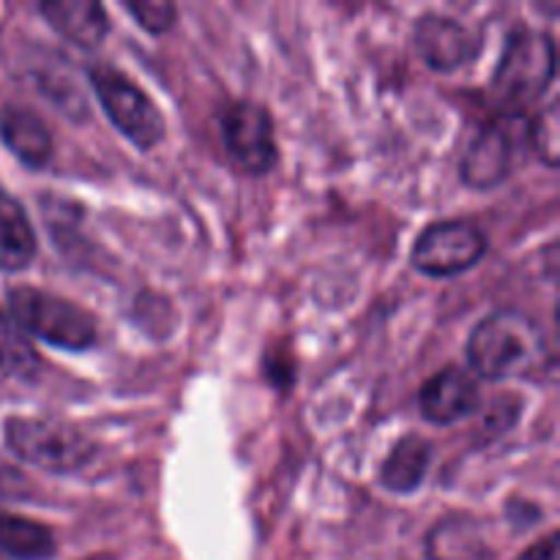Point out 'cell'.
<instances>
[{
    "mask_svg": "<svg viewBox=\"0 0 560 560\" xmlns=\"http://www.w3.org/2000/svg\"><path fill=\"white\" fill-rule=\"evenodd\" d=\"M487 255V235L465 219L435 222L416 238L410 260L416 271L435 279L459 277Z\"/></svg>",
    "mask_w": 560,
    "mask_h": 560,
    "instance_id": "obj_6",
    "label": "cell"
},
{
    "mask_svg": "<svg viewBox=\"0 0 560 560\" xmlns=\"http://www.w3.org/2000/svg\"><path fill=\"white\" fill-rule=\"evenodd\" d=\"M558 104L550 102L545 109H539L534 120L525 126V140L534 148L536 156L547 164V167H558L560 164V124H558Z\"/></svg>",
    "mask_w": 560,
    "mask_h": 560,
    "instance_id": "obj_18",
    "label": "cell"
},
{
    "mask_svg": "<svg viewBox=\"0 0 560 560\" xmlns=\"http://www.w3.org/2000/svg\"><path fill=\"white\" fill-rule=\"evenodd\" d=\"M88 80H91L93 93H96L98 104L107 113L109 124L131 145L140 148V151H151L164 140L167 126H164L162 113L151 102V96L142 93V88H137V82H131L129 77L120 74L113 66H93L88 71Z\"/></svg>",
    "mask_w": 560,
    "mask_h": 560,
    "instance_id": "obj_5",
    "label": "cell"
},
{
    "mask_svg": "<svg viewBox=\"0 0 560 560\" xmlns=\"http://www.w3.org/2000/svg\"><path fill=\"white\" fill-rule=\"evenodd\" d=\"M3 438L22 463L49 476H74L96 457L91 438L49 416H14L5 421Z\"/></svg>",
    "mask_w": 560,
    "mask_h": 560,
    "instance_id": "obj_3",
    "label": "cell"
},
{
    "mask_svg": "<svg viewBox=\"0 0 560 560\" xmlns=\"http://www.w3.org/2000/svg\"><path fill=\"white\" fill-rule=\"evenodd\" d=\"M124 5L135 16L137 25L153 36L167 33L178 20V5L170 3V0H126Z\"/></svg>",
    "mask_w": 560,
    "mask_h": 560,
    "instance_id": "obj_19",
    "label": "cell"
},
{
    "mask_svg": "<svg viewBox=\"0 0 560 560\" xmlns=\"http://www.w3.org/2000/svg\"><path fill=\"white\" fill-rule=\"evenodd\" d=\"M0 552L14 560H49L55 556V536L36 520L0 514Z\"/></svg>",
    "mask_w": 560,
    "mask_h": 560,
    "instance_id": "obj_15",
    "label": "cell"
},
{
    "mask_svg": "<svg viewBox=\"0 0 560 560\" xmlns=\"http://www.w3.org/2000/svg\"><path fill=\"white\" fill-rule=\"evenodd\" d=\"M0 140L31 170L47 167L55 151L49 126L36 113L22 107H9L0 113Z\"/></svg>",
    "mask_w": 560,
    "mask_h": 560,
    "instance_id": "obj_12",
    "label": "cell"
},
{
    "mask_svg": "<svg viewBox=\"0 0 560 560\" xmlns=\"http://www.w3.org/2000/svg\"><path fill=\"white\" fill-rule=\"evenodd\" d=\"M468 361L485 381H539L550 370V348L534 317L517 310L487 315L468 339Z\"/></svg>",
    "mask_w": 560,
    "mask_h": 560,
    "instance_id": "obj_1",
    "label": "cell"
},
{
    "mask_svg": "<svg viewBox=\"0 0 560 560\" xmlns=\"http://www.w3.org/2000/svg\"><path fill=\"white\" fill-rule=\"evenodd\" d=\"M481 550L485 547H481L479 528L474 523L446 520L427 539V556H430V560H476Z\"/></svg>",
    "mask_w": 560,
    "mask_h": 560,
    "instance_id": "obj_16",
    "label": "cell"
},
{
    "mask_svg": "<svg viewBox=\"0 0 560 560\" xmlns=\"http://www.w3.org/2000/svg\"><path fill=\"white\" fill-rule=\"evenodd\" d=\"M9 312L22 334L42 339L52 348L80 353L96 345V317L85 306L36 288H16L9 293Z\"/></svg>",
    "mask_w": 560,
    "mask_h": 560,
    "instance_id": "obj_4",
    "label": "cell"
},
{
    "mask_svg": "<svg viewBox=\"0 0 560 560\" xmlns=\"http://www.w3.org/2000/svg\"><path fill=\"white\" fill-rule=\"evenodd\" d=\"M432 448L424 438L405 435L397 446L388 452L381 468V485L394 495H408L421 487L430 470Z\"/></svg>",
    "mask_w": 560,
    "mask_h": 560,
    "instance_id": "obj_14",
    "label": "cell"
},
{
    "mask_svg": "<svg viewBox=\"0 0 560 560\" xmlns=\"http://www.w3.org/2000/svg\"><path fill=\"white\" fill-rule=\"evenodd\" d=\"M479 383L474 381V375L459 366H446L443 372H438L435 377L421 386L419 394V408L421 416L432 424H454V421H463L468 416L476 413L479 408Z\"/></svg>",
    "mask_w": 560,
    "mask_h": 560,
    "instance_id": "obj_10",
    "label": "cell"
},
{
    "mask_svg": "<svg viewBox=\"0 0 560 560\" xmlns=\"http://www.w3.org/2000/svg\"><path fill=\"white\" fill-rule=\"evenodd\" d=\"M517 560H560V539L556 530L536 541L534 547H528Z\"/></svg>",
    "mask_w": 560,
    "mask_h": 560,
    "instance_id": "obj_20",
    "label": "cell"
},
{
    "mask_svg": "<svg viewBox=\"0 0 560 560\" xmlns=\"http://www.w3.org/2000/svg\"><path fill=\"white\" fill-rule=\"evenodd\" d=\"M222 140L230 162L246 175H266L277 164V137L266 107L235 102L222 118Z\"/></svg>",
    "mask_w": 560,
    "mask_h": 560,
    "instance_id": "obj_7",
    "label": "cell"
},
{
    "mask_svg": "<svg viewBox=\"0 0 560 560\" xmlns=\"http://www.w3.org/2000/svg\"><path fill=\"white\" fill-rule=\"evenodd\" d=\"M38 14L58 36L80 49H96L109 33V16L96 0H44Z\"/></svg>",
    "mask_w": 560,
    "mask_h": 560,
    "instance_id": "obj_11",
    "label": "cell"
},
{
    "mask_svg": "<svg viewBox=\"0 0 560 560\" xmlns=\"http://www.w3.org/2000/svg\"><path fill=\"white\" fill-rule=\"evenodd\" d=\"M36 257V233L16 197L0 189V271H22Z\"/></svg>",
    "mask_w": 560,
    "mask_h": 560,
    "instance_id": "obj_13",
    "label": "cell"
},
{
    "mask_svg": "<svg viewBox=\"0 0 560 560\" xmlns=\"http://www.w3.org/2000/svg\"><path fill=\"white\" fill-rule=\"evenodd\" d=\"M416 52L430 69L457 71L476 58L479 44L463 22L443 14H424L413 31Z\"/></svg>",
    "mask_w": 560,
    "mask_h": 560,
    "instance_id": "obj_9",
    "label": "cell"
},
{
    "mask_svg": "<svg viewBox=\"0 0 560 560\" xmlns=\"http://www.w3.org/2000/svg\"><path fill=\"white\" fill-rule=\"evenodd\" d=\"M517 118H498L485 126L463 159V180L470 189H495L517 164Z\"/></svg>",
    "mask_w": 560,
    "mask_h": 560,
    "instance_id": "obj_8",
    "label": "cell"
},
{
    "mask_svg": "<svg viewBox=\"0 0 560 560\" xmlns=\"http://www.w3.org/2000/svg\"><path fill=\"white\" fill-rule=\"evenodd\" d=\"M38 359L27 345L25 334L14 326L9 315L0 312V375L3 377H31L36 372Z\"/></svg>",
    "mask_w": 560,
    "mask_h": 560,
    "instance_id": "obj_17",
    "label": "cell"
},
{
    "mask_svg": "<svg viewBox=\"0 0 560 560\" xmlns=\"http://www.w3.org/2000/svg\"><path fill=\"white\" fill-rule=\"evenodd\" d=\"M556 80V44L534 27H517L503 47L492 74V98L503 115L517 118L534 107Z\"/></svg>",
    "mask_w": 560,
    "mask_h": 560,
    "instance_id": "obj_2",
    "label": "cell"
}]
</instances>
